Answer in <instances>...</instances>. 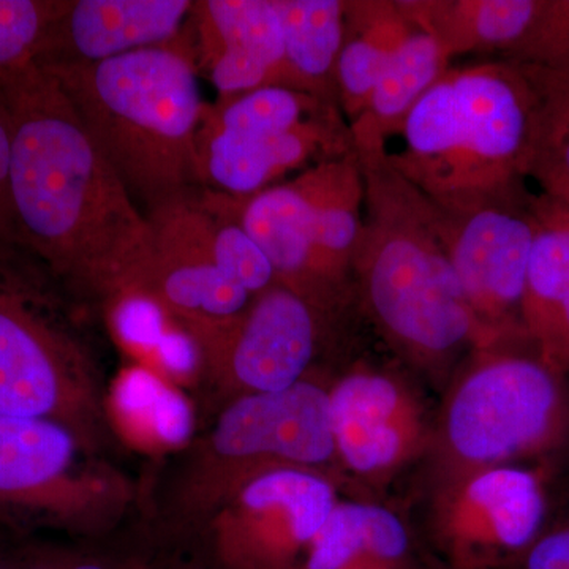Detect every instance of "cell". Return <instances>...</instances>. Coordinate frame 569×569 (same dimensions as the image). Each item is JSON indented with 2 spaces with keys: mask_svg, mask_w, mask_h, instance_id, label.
<instances>
[{
  "mask_svg": "<svg viewBox=\"0 0 569 569\" xmlns=\"http://www.w3.org/2000/svg\"><path fill=\"white\" fill-rule=\"evenodd\" d=\"M151 252L129 298L149 302L182 331L230 320L252 302L219 268L212 247V213L201 189L146 213Z\"/></svg>",
  "mask_w": 569,
  "mask_h": 569,
  "instance_id": "14",
  "label": "cell"
},
{
  "mask_svg": "<svg viewBox=\"0 0 569 569\" xmlns=\"http://www.w3.org/2000/svg\"><path fill=\"white\" fill-rule=\"evenodd\" d=\"M193 0H67L36 66L96 63L183 40Z\"/></svg>",
  "mask_w": 569,
  "mask_h": 569,
  "instance_id": "16",
  "label": "cell"
},
{
  "mask_svg": "<svg viewBox=\"0 0 569 569\" xmlns=\"http://www.w3.org/2000/svg\"><path fill=\"white\" fill-rule=\"evenodd\" d=\"M537 197L526 182L460 209L443 208L427 197L485 348L530 342L522 305L538 231Z\"/></svg>",
  "mask_w": 569,
  "mask_h": 569,
  "instance_id": "9",
  "label": "cell"
},
{
  "mask_svg": "<svg viewBox=\"0 0 569 569\" xmlns=\"http://www.w3.org/2000/svg\"><path fill=\"white\" fill-rule=\"evenodd\" d=\"M501 59L569 70V0H541L527 36Z\"/></svg>",
  "mask_w": 569,
  "mask_h": 569,
  "instance_id": "30",
  "label": "cell"
},
{
  "mask_svg": "<svg viewBox=\"0 0 569 569\" xmlns=\"http://www.w3.org/2000/svg\"><path fill=\"white\" fill-rule=\"evenodd\" d=\"M331 108L339 107L309 93L269 86L208 104L201 126L233 137H271L290 132Z\"/></svg>",
  "mask_w": 569,
  "mask_h": 569,
  "instance_id": "27",
  "label": "cell"
},
{
  "mask_svg": "<svg viewBox=\"0 0 569 569\" xmlns=\"http://www.w3.org/2000/svg\"><path fill=\"white\" fill-rule=\"evenodd\" d=\"M512 569H569V511L549 518L537 541Z\"/></svg>",
  "mask_w": 569,
  "mask_h": 569,
  "instance_id": "31",
  "label": "cell"
},
{
  "mask_svg": "<svg viewBox=\"0 0 569 569\" xmlns=\"http://www.w3.org/2000/svg\"><path fill=\"white\" fill-rule=\"evenodd\" d=\"M332 313L274 283L239 316L186 329L201 366L231 397L282 391L307 377Z\"/></svg>",
  "mask_w": 569,
  "mask_h": 569,
  "instance_id": "11",
  "label": "cell"
},
{
  "mask_svg": "<svg viewBox=\"0 0 569 569\" xmlns=\"http://www.w3.org/2000/svg\"><path fill=\"white\" fill-rule=\"evenodd\" d=\"M548 468L497 466L437 473L426 509L448 569H512L548 526Z\"/></svg>",
  "mask_w": 569,
  "mask_h": 569,
  "instance_id": "8",
  "label": "cell"
},
{
  "mask_svg": "<svg viewBox=\"0 0 569 569\" xmlns=\"http://www.w3.org/2000/svg\"><path fill=\"white\" fill-rule=\"evenodd\" d=\"M411 557L413 538L399 512L339 498L299 569H411Z\"/></svg>",
  "mask_w": 569,
  "mask_h": 569,
  "instance_id": "20",
  "label": "cell"
},
{
  "mask_svg": "<svg viewBox=\"0 0 569 569\" xmlns=\"http://www.w3.org/2000/svg\"><path fill=\"white\" fill-rule=\"evenodd\" d=\"M0 569H11V568L7 567L6 563H2V561H0Z\"/></svg>",
  "mask_w": 569,
  "mask_h": 569,
  "instance_id": "35",
  "label": "cell"
},
{
  "mask_svg": "<svg viewBox=\"0 0 569 569\" xmlns=\"http://www.w3.org/2000/svg\"><path fill=\"white\" fill-rule=\"evenodd\" d=\"M10 157L9 119H7L6 108L0 102V246H17L10 194Z\"/></svg>",
  "mask_w": 569,
  "mask_h": 569,
  "instance_id": "32",
  "label": "cell"
},
{
  "mask_svg": "<svg viewBox=\"0 0 569 569\" xmlns=\"http://www.w3.org/2000/svg\"><path fill=\"white\" fill-rule=\"evenodd\" d=\"M415 28L449 58L496 54L505 58L523 40L541 0H397Z\"/></svg>",
  "mask_w": 569,
  "mask_h": 569,
  "instance_id": "21",
  "label": "cell"
},
{
  "mask_svg": "<svg viewBox=\"0 0 569 569\" xmlns=\"http://www.w3.org/2000/svg\"><path fill=\"white\" fill-rule=\"evenodd\" d=\"M190 43L198 70L231 99L254 89L279 88L283 31L276 0H203L194 2Z\"/></svg>",
  "mask_w": 569,
  "mask_h": 569,
  "instance_id": "17",
  "label": "cell"
},
{
  "mask_svg": "<svg viewBox=\"0 0 569 569\" xmlns=\"http://www.w3.org/2000/svg\"><path fill=\"white\" fill-rule=\"evenodd\" d=\"M63 569H107L96 561H77V563L63 565Z\"/></svg>",
  "mask_w": 569,
  "mask_h": 569,
  "instance_id": "34",
  "label": "cell"
},
{
  "mask_svg": "<svg viewBox=\"0 0 569 569\" xmlns=\"http://www.w3.org/2000/svg\"><path fill=\"white\" fill-rule=\"evenodd\" d=\"M61 560L50 556H37L26 560L20 568L17 569H63Z\"/></svg>",
  "mask_w": 569,
  "mask_h": 569,
  "instance_id": "33",
  "label": "cell"
},
{
  "mask_svg": "<svg viewBox=\"0 0 569 569\" xmlns=\"http://www.w3.org/2000/svg\"><path fill=\"white\" fill-rule=\"evenodd\" d=\"M339 473L380 489L430 455L436 419L418 389L391 370L356 365L329 387Z\"/></svg>",
  "mask_w": 569,
  "mask_h": 569,
  "instance_id": "13",
  "label": "cell"
},
{
  "mask_svg": "<svg viewBox=\"0 0 569 569\" xmlns=\"http://www.w3.org/2000/svg\"><path fill=\"white\" fill-rule=\"evenodd\" d=\"M337 501L329 475L291 467L261 471L212 512L217 559L227 569H299Z\"/></svg>",
  "mask_w": 569,
  "mask_h": 569,
  "instance_id": "12",
  "label": "cell"
},
{
  "mask_svg": "<svg viewBox=\"0 0 569 569\" xmlns=\"http://www.w3.org/2000/svg\"><path fill=\"white\" fill-rule=\"evenodd\" d=\"M67 0H0V78L36 63Z\"/></svg>",
  "mask_w": 569,
  "mask_h": 569,
  "instance_id": "29",
  "label": "cell"
},
{
  "mask_svg": "<svg viewBox=\"0 0 569 569\" xmlns=\"http://www.w3.org/2000/svg\"><path fill=\"white\" fill-rule=\"evenodd\" d=\"M89 447L48 419L0 415V520L84 530L123 501V486L88 466Z\"/></svg>",
  "mask_w": 569,
  "mask_h": 569,
  "instance_id": "10",
  "label": "cell"
},
{
  "mask_svg": "<svg viewBox=\"0 0 569 569\" xmlns=\"http://www.w3.org/2000/svg\"><path fill=\"white\" fill-rule=\"evenodd\" d=\"M519 67L533 97L527 178L533 179L546 197L569 204V70L529 63Z\"/></svg>",
  "mask_w": 569,
  "mask_h": 569,
  "instance_id": "25",
  "label": "cell"
},
{
  "mask_svg": "<svg viewBox=\"0 0 569 569\" xmlns=\"http://www.w3.org/2000/svg\"><path fill=\"white\" fill-rule=\"evenodd\" d=\"M531 132L533 97L519 63L449 67L408 112L403 149L389 160L437 204L467 208L529 179Z\"/></svg>",
  "mask_w": 569,
  "mask_h": 569,
  "instance_id": "4",
  "label": "cell"
},
{
  "mask_svg": "<svg viewBox=\"0 0 569 569\" xmlns=\"http://www.w3.org/2000/svg\"><path fill=\"white\" fill-rule=\"evenodd\" d=\"M276 3L283 31L279 88L309 93L339 107L337 62L346 37V0Z\"/></svg>",
  "mask_w": 569,
  "mask_h": 569,
  "instance_id": "24",
  "label": "cell"
},
{
  "mask_svg": "<svg viewBox=\"0 0 569 569\" xmlns=\"http://www.w3.org/2000/svg\"><path fill=\"white\" fill-rule=\"evenodd\" d=\"M116 410L129 432L151 447H174L189 436L186 402L148 372L123 377L114 392Z\"/></svg>",
  "mask_w": 569,
  "mask_h": 569,
  "instance_id": "28",
  "label": "cell"
},
{
  "mask_svg": "<svg viewBox=\"0 0 569 569\" xmlns=\"http://www.w3.org/2000/svg\"><path fill=\"white\" fill-rule=\"evenodd\" d=\"M69 298L36 257L0 246V415L58 422L91 448L103 427L99 372Z\"/></svg>",
  "mask_w": 569,
  "mask_h": 569,
  "instance_id": "6",
  "label": "cell"
},
{
  "mask_svg": "<svg viewBox=\"0 0 569 569\" xmlns=\"http://www.w3.org/2000/svg\"><path fill=\"white\" fill-rule=\"evenodd\" d=\"M305 468L335 478L329 387L302 378L282 391L234 397L211 436L194 449L182 488L187 516H211L247 479L272 468Z\"/></svg>",
  "mask_w": 569,
  "mask_h": 569,
  "instance_id": "7",
  "label": "cell"
},
{
  "mask_svg": "<svg viewBox=\"0 0 569 569\" xmlns=\"http://www.w3.org/2000/svg\"><path fill=\"white\" fill-rule=\"evenodd\" d=\"M353 132L340 108L307 119L290 132L271 137H233L201 126L198 159L204 189L249 197L272 187L288 171L310 160L336 159L353 151Z\"/></svg>",
  "mask_w": 569,
  "mask_h": 569,
  "instance_id": "15",
  "label": "cell"
},
{
  "mask_svg": "<svg viewBox=\"0 0 569 569\" xmlns=\"http://www.w3.org/2000/svg\"><path fill=\"white\" fill-rule=\"evenodd\" d=\"M365 178V217L351 261L355 298L389 347L429 377L485 347L430 200L389 160L369 114L350 123Z\"/></svg>",
  "mask_w": 569,
  "mask_h": 569,
  "instance_id": "2",
  "label": "cell"
},
{
  "mask_svg": "<svg viewBox=\"0 0 569 569\" xmlns=\"http://www.w3.org/2000/svg\"><path fill=\"white\" fill-rule=\"evenodd\" d=\"M10 126L14 242L71 298L119 305L151 252V224L73 104L36 63L0 78Z\"/></svg>",
  "mask_w": 569,
  "mask_h": 569,
  "instance_id": "1",
  "label": "cell"
},
{
  "mask_svg": "<svg viewBox=\"0 0 569 569\" xmlns=\"http://www.w3.org/2000/svg\"><path fill=\"white\" fill-rule=\"evenodd\" d=\"M522 323L531 346L569 377V204L538 193Z\"/></svg>",
  "mask_w": 569,
  "mask_h": 569,
  "instance_id": "19",
  "label": "cell"
},
{
  "mask_svg": "<svg viewBox=\"0 0 569 569\" xmlns=\"http://www.w3.org/2000/svg\"><path fill=\"white\" fill-rule=\"evenodd\" d=\"M39 67L61 86L146 213L203 187L198 133L208 104L190 41L102 62Z\"/></svg>",
  "mask_w": 569,
  "mask_h": 569,
  "instance_id": "3",
  "label": "cell"
},
{
  "mask_svg": "<svg viewBox=\"0 0 569 569\" xmlns=\"http://www.w3.org/2000/svg\"><path fill=\"white\" fill-rule=\"evenodd\" d=\"M222 197L268 258L277 283L332 316L350 305L353 284L337 277L326 263L313 238L305 200L293 181L277 183L249 197Z\"/></svg>",
  "mask_w": 569,
  "mask_h": 569,
  "instance_id": "18",
  "label": "cell"
},
{
  "mask_svg": "<svg viewBox=\"0 0 569 569\" xmlns=\"http://www.w3.org/2000/svg\"><path fill=\"white\" fill-rule=\"evenodd\" d=\"M569 452V377L530 342L475 350L436 418L437 473L552 463Z\"/></svg>",
  "mask_w": 569,
  "mask_h": 569,
  "instance_id": "5",
  "label": "cell"
},
{
  "mask_svg": "<svg viewBox=\"0 0 569 569\" xmlns=\"http://www.w3.org/2000/svg\"><path fill=\"white\" fill-rule=\"evenodd\" d=\"M413 29L397 0H346L337 93L350 123L365 114L373 89Z\"/></svg>",
  "mask_w": 569,
  "mask_h": 569,
  "instance_id": "22",
  "label": "cell"
},
{
  "mask_svg": "<svg viewBox=\"0 0 569 569\" xmlns=\"http://www.w3.org/2000/svg\"><path fill=\"white\" fill-rule=\"evenodd\" d=\"M451 61L432 37L413 29L373 89L367 107V114L385 140L399 134L408 112L447 73Z\"/></svg>",
  "mask_w": 569,
  "mask_h": 569,
  "instance_id": "26",
  "label": "cell"
},
{
  "mask_svg": "<svg viewBox=\"0 0 569 569\" xmlns=\"http://www.w3.org/2000/svg\"><path fill=\"white\" fill-rule=\"evenodd\" d=\"M293 183L305 200L326 263L337 277L353 284L351 261L365 217V178L358 153L353 148L346 156L316 163Z\"/></svg>",
  "mask_w": 569,
  "mask_h": 569,
  "instance_id": "23",
  "label": "cell"
}]
</instances>
